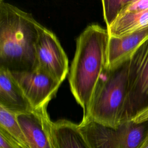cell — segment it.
Returning <instances> with one entry per match:
<instances>
[{
    "instance_id": "7",
    "label": "cell",
    "mask_w": 148,
    "mask_h": 148,
    "mask_svg": "<svg viewBox=\"0 0 148 148\" xmlns=\"http://www.w3.org/2000/svg\"><path fill=\"white\" fill-rule=\"evenodd\" d=\"M10 72L34 110L47 106L62 83L39 67L31 71Z\"/></svg>"
},
{
    "instance_id": "1",
    "label": "cell",
    "mask_w": 148,
    "mask_h": 148,
    "mask_svg": "<svg viewBox=\"0 0 148 148\" xmlns=\"http://www.w3.org/2000/svg\"><path fill=\"white\" fill-rule=\"evenodd\" d=\"M109 35L97 24L88 25L76 40V51L69 71L71 92L86 118L99 79L107 67Z\"/></svg>"
},
{
    "instance_id": "14",
    "label": "cell",
    "mask_w": 148,
    "mask_h": 148,
    "mask_svg": "<svg viewBox=\"0 0 148 148\" xmlns=\"http://www.w3.org/2000/svg\"><path fill=\"white\" fill-rule=\"evenodd\" d=\"M130 0H102L101 1L103 19L106 28L110 27L119 16L124 7Z\"/></svg>"
},
{
    "instance_id": "11",
    "label": "cell",
    "mask_w": 148,
    "mask_h": 148,
    "mask_svg": "<svg viewBox=\"0 0 148 148\" xmlns=\"http://www.w3.org/2000/svg\"><path fill=\"white\" fill-rule=\"evenodd\" d=\"M50 138L52 148H90L79 124L67 120L51 121Z\"/></svg>"
},
{
    "instance_id": "10",
    "label": "cell",
    "mask_w": 148,
    "mask_h": 148,
    "mask_svg": "<svg viewBox=\"0 0 148 148\" xmlns=\"http://www.w3.org/2000/svg\"><path fill=\"white\" fill-rule=\"evenodd\" d=\"M0 106L16 114L34 110L11 72L0 68Z\"/></svg>"
},
{
    "instance_id": "13",
    "label": "cell",
    "mask_w": 148,
    "mask_h": 148,
    "mask_svg": "<svg viewBox=\"0 0 148 148\" xmlns=\"http://www.w3.org/2000/svg\"><path fill=\"white\" fill-rule=\"evenodd\" d=\"M0 127L13 137L22 148H30L18 123L16 114L0 106Z\"/></svg>"
},
{
    "instance_id": "8",
    "label": "cell",
    "mask_w": 148,
    "mask_h": 148,
    "mask_svg": "<svg viewBox=\"0 0 148 148\" xmlns=\"http://www.w3.org/2000/svg\"><path fill=\"white\" fill-rule=\"evenodd\" d=\"M47 107L16 114L30 148H52L50 138L52 121Z\"/></svg>"
},
{
    "instance_id": "5",
    "label": "cell",
    "mask_w": 148,
    "mask_h": 148,
    "mask_svg": "<svg viewBox=\"0 0 148 148\" xmlns=\"http://www.w3.org/2000/svg\"><path fill=\"white\" fill-rule=\"evenodd\" d=\"M148 107V39L132 54L128 64V84L124 123Z\"/></svg>"
},
{
    "instance_id": "12",
    "label": "cell",
    "mask_w": 148,
    "mask_h": 148,
    "mask_svg": "<svg viewBox=\"0 0 148 148\" xmlns=\"http://www.w3.org/2000/svg\"><path fill=\"white\" fill-rule=\"evenodd\" d=\"M148 27V9L120 14L112 25L106 28L109 36L121 37Z\"/></svg>"
},
{
    "instance_id": "16",
    "label": "cell",
    "mask_w": 148,
    "mask_h": 148,
    "mask_svg": "<svg viewBox=\"0 0 148 148\" xmlns=\"http://www.w3.org/2000/svg\"><path fill=\"white\" fill-rule=\"evenodd\" d=\"M0 148H22L18 142L0 127Z\"/></svg>"
},
{
    "instance_id": "4",
    "label": "cell",
    "mask_w": 148,
    "mask_h": 148,
    "mask_svg": "<svg viewBox=\"0 0 148 148\" xmlns=\"http://www.w3.org/2000/svg\"><path fill=\"white\" fill-rule=\"evenodd\" d=\"M79 127L90 148H139L148 123L129 121L113 128L86 120L81 121Z\"/></svg>"
},
{
    "instance_id": "9",
    "label": "cell",
    "mask_w": 148,
    "mask_h": 148,
    "mask_svg": "<svg viewBox=\"0 0 148 148\" xmlns=\"http://www.w3.org/2000/svg\"><path fill=\"white\" fill-rule=\"evenodd\" d=\"M147 39L148 27L121 37L109 36L106 68L128 61L136 50Z\"/></svg>"
},
{
    "instance_id": "3",
    "label": "cell",
    "mask_w": 148,
    "mask_h": 148,
    "mask_svg": "<svg viewBox=\"0 0 148 148\" xmlns=\"http://www.w3.org/2000/svg\"><path fill=\"white\" fill-rule=\"evenodd\" d=\"M128 61L104 70L95 88L88 114L82 121L91 120L113 128L124 123Z\"/></svg>"
},
{
    "instance_id": "6",
    "label": "cell",
    "mask_w": 148,
    "mask_h": 148,
    "mask_svg": "<svg viewBox=\"0 0 148 148\" xmlns=\"http://www.w3.org/2000/svg\"><path fill=\"white\" fill-rule=\"evenodd\" d=\"M38 66L60 82L69 74L68 57L56 35L40 24L35 46Z\"/></svg>"
},
{
    "instance_id": "2",
    "label": "cell",
    "mask_w": 148,
    "mask_h": 148,
    "mask_svg": "<svg viewBox=\"0 0 148 148\" xmlns=\"http://www.w3.org/2000/svg\"><path fill=\"white\" fill-rule=\"evenodd\" d=\"M40 24L31 13L0 0V68L10 72L37 68L35 46Z\"/></svg>"
},
{
    "instance_id": "15",
    "label": "cell",
    "mask_w": 148,
    "mask_h": 148,
    "mask_svg": "<svg viewBox=\"0 0 148 148\" xmlns=\"http://www.w3.org/2000/svg\"><path fill=\"white\" fill-rule=\"evenodd\" d=\"M147 9H148V0H130L122 9L120 14L139 12Z\"/></svg>"
},
{
    "instance_id": "18",
    "label": "cell",
    "mask_w": 148,
    "mask_h": 148,
    "mask_svg": "<svg viewBox=\"0 0 148 148\" xmlns=\"http://www.w3.org/2000/svg\"><path fill=\"white\" fill-rule=\"evenodd\" d=\"M146 148H148V147H146Z\"/></svg>"
},
{
    "instance_id": "17",
    "label": "cell",
    "mask_w": 148,
    "mask_h": 148,
    "mask_svg": "<svg viewBox=\"0 0 148 148\" xmlns=\"http://www.w3.org/2000/svg\"><path fill=\"white\" fill-rule=\"evenodd\" d=\"M131 121L136 123H148V107L143 109L139 112L131 120ZM148 147V129L147 130L144 140L139 147V148H146Z\"/></svg>"
}]
</instances>
